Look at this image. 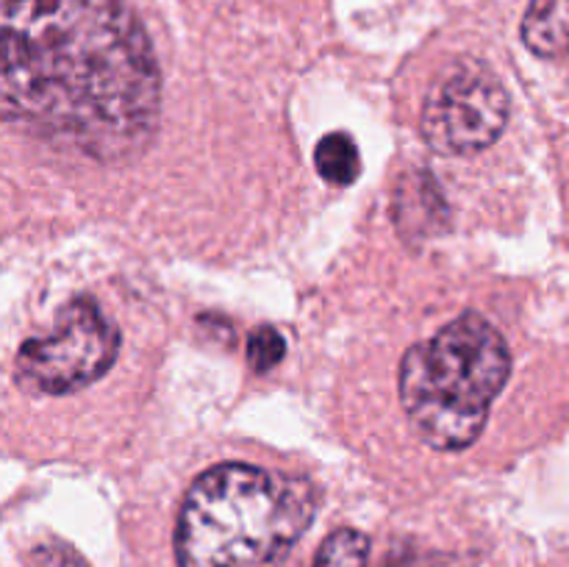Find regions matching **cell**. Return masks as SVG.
Masks as SVG:
<instances>
[{"instance_id":"obj_1","label":"cell","mask_w":569,"mask_h":567,"mask_svg":"<svg viewBox=\"0 0 569 567\" xmlns=\"http://www.w3.org/2000/svg\"><path fill=\"white\" fill-rule=\"evenodd\" d=\"M0 117L100 165L161 122V70L126 0H0Z\"/></svg>"},{"instance_id":"obj_2","label":"cell","mask_w":569,"mask_h":567,"mask_svg":"<svg viewBox=\"0 0 569 567\" xmlns=\"http://www.w3.org/2000/svg\"><path fill=\"white\" fill-rule=\"evenodd\" d=\"M306 478L226 461L194 478L176 523L178 567H278L317 515Z\"/></svg>"},{"instance_id":"obj_3","label":"cell","mask_w":569,"mask_h":567,"mask_svg":"<svg viewBox=\"0 0 569 567\" xmlns=\"http://www.w3.org/2000/svg\"><path fill=\"white\" fill-rule=\"evenodd\" d=\"M511 372L503 334L481 315H461L400 361V404L433 450H465L481 437Z\"/></svg>"},{"instance_id":"obj_4","label":"cell","mask_w":569,"mask_h":567,"mask_svg":"<svg viewBox=\"0 0 569 567\" xmlns=\"http://www.w3.org/2000/svg\"><path fill=\"white\" fill-rule=\"evenodd\" d=\"M120 328L92 298H76L48 337L20 345L14 378L31 395H72L111 370L120 356Z\"/></svg>"},{"instance_id":"obj_5","label":"cell","mask_w":569,"mask_h":567,"mask_svg":"<svg viewBox=\"0 0 569 567\" xmlns=\"http://www.w3.org/2000/svg\"><path fill=\"white\" fill-rule=\"evenodd\" d=\"M509 122V92L481 61H459L428 92L420 133L439 156H472L492 148Z\"/></svg>"},{"instance_id":"obj_6","label":"cell","mask_w":569,"mask_h":567,"mask_svg":"<svg viewBox=\"0 0 569 567\" xmlns=\"http://www.w3.org/2000/svg\"><path fill=\"white\" fill-rule=\"evenodd\" d=\"M522 42L542 59H565L567 53V0H531L522 14Z\"/></svg>"},{"instance_id":"obj_7","label":"cell","mask_w":569,"mask_h":567,"mask_svg":"<svg viewBox=\"0 0 569 567\" xmlns=\"http://www.w3.org/2000/svg\"><path fill=\"white\" fill-rule=\"evenodd\" d=\"M315 167L320 172L322 181L333 183V187H348L359 178L361 172V153L353 137L345 131H333L317 142L315 150Z\"/></svg>"},{"instance_id":"obj_8","label":"cell","mask_w":569,"mask_h":567,"mask_svg":"<svg viewBox=\"0 0 569 567\" xmlns=\"http://www.w3.org/2000/svg\"><path fill=\"white\" fill-rule=\"evenodd\" d=\"M370 559V539L356 528H337L320 545L311 567H367Z\"/></svg>"},{"instance_id":"obj_9","label":"cell","mask_w":569,"mask_h":567,"mask_svg":"<svg viewBox=\"0 0 569 567\" xmlns=\"http://www.w3.org/2000/svg\"><path fill=\"white\" fill-rule=\"evenodd\" d=\"M287 342L272 326H261L248 339V365L253 372H270L281 365Z\"/></svg>"},{"instance_id":"obj_10","label":"cell","mask_w":569,"mask_h":567,"mask_svg":"<svg viewBox=\"0 0 569 567\" xmlns=\"http://www.w3.org/2000/svg\"><path fill=\"white\" fill-rule=\"evenodd\" d=\"M33 567H89L87 559L78 554L72 545L61 543V539H50V543L39 545L33 550Z\"/></svg>"}]
</instances>
